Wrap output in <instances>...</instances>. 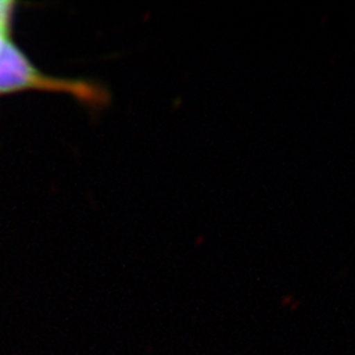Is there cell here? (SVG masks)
Segmentation results:
<instances>
[{"label": "cell", "instance_id": "6da1fadb", "mask_svg": "<svg viewBox=\"0 0 355 355\" xmlns=\"http://www.w3.org/2000/svg\"><path fill=\"white\" fill-rule=\"evenodd\" d=\"M46 83L26 57L7 40L0 51V92Z\"/></svg>", "mask_w": 355, "mask_h": 355}, {"label": "cell", "instance_id": "7a4b0ae2", "mask_svg": "<svg viewBox=\"0 0 355 355\" xmlns=\"http://www.w3.org/2000/svg\"><path fill=\"white\" fill-rule=\"evenodd\" d=\"M12 3L7 1V0H0V21L7 23V16L11 11Z\"/></svg>", "mask_w": 355, "mask_h": 355}, {"label": "cell", "instance_id": "3957f363", "mask_svg": "<svg viewBox=\"0 0 355 355\" xmlns=\"http://www.w3.org/2000/svg\"><path fill=\"white\" fill-rule=\"evenodd\" d=\"M7 23L0 21V51L4 46V44L7 42V28H6Z\"/></svg>", "mask_w": 355, "mask_h": 355}]
</instances>
